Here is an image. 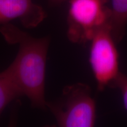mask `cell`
<instances>
[{"mask_svg": "<svg viewBox=\"0 0 127 127\" xmlns=\"http://www.w3.org/2000/svg\"><path fill=\"white\" fill-rule=\"evenodd\" d=\"M0 32L8 42L18 44L19 47L13 62L1 74L19 96L29 99L32 106L47 108L45 82L50 39L48 37H33L11 23L0 27Z\"/></svg>", "mask_w": 127, "mask_h": 127, "instance_id": "obj_1", "label": "cell"}, {"mask_svg": "<svg viewBox=\"0 0 127 127\" xmlns=\"http://www.w3.org/2000/svg\"><path fill=\"white\" fill-rule=\"evenodd\" d=\"M46 107L61 127H92L96 121V104L90 87L76 83L65 87L61 96Z\"/></svg>", "mask_w": 127, "mask_h": 127, "instance_id": "obj_2", "label": "cell"}, {"mask_svg": "<svg viewBox=\"0 0 127 127\" xmlns=\"http://www.w3.org/2000/svg\"><path fill=\"white\" fill-rule=\"evenodd\" d=\"M108 0H69L67 36L71 42L84 44L96 32L109 23Z\"/></svg>", "mask_w": 127, "mask_h": 127, "instance_id": "obj_3", "label": "cell"}, {"mask_svg": "<svg viewBox=\"0 0 127 127\" xmlns=\"http://www.w3.org/2000/svg\"><path fill=\"white\" fill-rule=\"evenodd\" d=\"M89 62L98 90L102 91L120 73L119 53L109 23L96 32L90 41Z\"/></svg>", "mask_w": 127, "mask_h": 127, "instance_id": "obj_4", "label": "cell"}, {"mask_svg": "<svg viewBox=\"0 0 127 127\" xmlns=\"http://www.w3.org/2000/svg\"><path fill=\"white\" fill-rule=\"evenodd\" d=\"M45 18V12L32 0H0V27L18 20L27 28L36 27Z\"/></svg>", "mask_w": 127, "mask_h": 127, "instance_id": "obj_5", "label": "cell"}, {"mask_svg": "<svg viewBox=\"0 0 127 127\" xmlns=\"http://www.w3.org/2000/svg\"><path fill=\"white\" fill-rule=\"evenodd\" d=\"M109 21L111 33L117 44L123 40L127 25V0H111Z\"/></svg>", "mask_w": 127, "mask_h": 127, "instance_id": "obj_6", "label": "cell"}, {"mask_svg": "<svg viewBox=\"0 0 127 127\" xmlns=\"http://www.w3.org/2000/svg\"><path fill=\"white\" fill-rule=\"evenodd\" d=\"M18 97L20 96L11 84L0 74V115L8 105Z\"/></svg>", "mask_w": 127, "mask_h": 127, "instance_id": "obj_7", "label": "cell"}, {"mask_svg": "<svg viewBox=\"0 0 127 127\" xmlns=\"http://www.w3.org/2000/svg\"><path fill=\"white\" fill-rule=\"evenodd\" d=\"M109 87L116 88L121 95L124 107L127 111V75L120 72L115 79L111 82Z\"/></svg>", "mask_w": 127, "mask_h": 127, "instance_id": "obj_8", "label": "cell"}, {"mask_svg": "<svg viewBox=\"0 0 127 127\" xmlns=\"http://www.w3.org/2000/svg\"><path fill=\"white\" fill-rule=\"evenodd\" d=\"M50 1L54 2H61L62 1H65V0H50Z\"/></svg>", "mask_w": 127, "mask_h": 127, "instance_id": "obj_9", "label": "cell"}]
</instances>
